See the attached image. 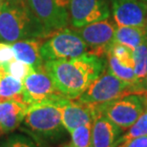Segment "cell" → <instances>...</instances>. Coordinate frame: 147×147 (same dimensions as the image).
Wrapping results in <instances>:
<instances>
[{
    "label": "cell",
    "mask_w": 147,
    "mask_h": 147,
    "mask_svg": "<svg viewBox=\"0 0 147 147\" xmlns=\"http://www.w3.org/2000/svg\"><path fill=\"white\" fill-rule=\"evenodd\" d=\"M57 91L71 99H76L104 72L105 61L100 57L86 54L72 59L44 62Z\"/></svg>",
    "instance_id": "1"
},
{
    "label": "cell",
    "mask_w": 147,
    "mask_h": 147,
    "mask_svg": "<svg viewBox=\"0 0 147 147\" xmlns=\"http://www.w3.org/2000/svg\"><path fill=\"white\" fill-rule=\"evenodd\" d=\"M49 37L32 13L27 0H5L0 11V41L13 43Z\"/></svg>",
    "instance_id": "2"
},
{
    "label": "cell",
    "mask_w": 147,
    "mask_h": 147,
    "mask_svg": "<svg viewBox=\"0 0 147 147\" xmlns=\"http://www.w3.org/2000/svg\"><path fill=\"white\" fill-rule=\"evenodd\" d=\"M63 98L30 104L24 117V124L30 134L40 140H54L61 136L64 126L61 119L60 101Z\"/></svg>",
    "instance_id": "3"
},
{
    "label": "cell",
    "mask_w": 147,
    "mask_h": 147,
    "mask_svg": "<svg viewBox=\"0 0 147 147\" xmlns=\"http://www.w3.org/2000/svg\"><path fill=\"white\" fill-rule=\"evenodd\" d=\"M93 107L95 115H102L121 130H125L130 128L147 109V92L128 94Z\"/></svg>",
    "instance_id": "4"
},
{
    "label": "cell",
    "mask_w": 147,
    "mask_h": 147,
    "mask_svg": "<svg viewBox=\"0 0 147 147\" xmlns=\"http://www.w3.org/2000/svg\"><path fill=\"white\" fill-rule=\"evenodd\" d=\"M89 54V49L76 31L63 29L52 34L41 44L43 61L72 59Z\"/></svg>",
    "instance_id": "5"
},
{
    "label": "cell",
    "mask_w": 147,
    "mask_h": 147,
    "mask_svg": "<svg viewBox=\"0 0 147 147\" xmlns=\"http://www.w3.org/2000/svg\"><path fill=\"white\" fill-rule=\"evenodd\" d=\"M137 88L115 76L109 70L102 73L78 98L83 103L100 105L128 94H137Z\"/></svg>",
    "instance_id": "6"
},
{
    "label": "cell",
    "mask_w": 147,
    "mask_h": 147,
    "mask_svg": "<svg viewBox=\"0 0 147 147\" xmlns=\"http://www.w3.org/2000/svg\"><path fill=\"white\" fill-rule=\"evenodd\" d=\"M27 2L33 14L48 33L49 37L68 26L71 0H27Z\"/></svg>",
    "instance_id": "7"
},
{
    "label": "cell",
    "mask_w": 147,
    "mask_h": 147,
    "mask_svg": "<svg viewBox=\"0 0 147 147\" xmlns=\"http://www.w3.org/2000/svg\"><path fill=\"white\" fill-rule=\"evenodd\" d=\"M23 85L24 100L29 105L64 96L57 91L44 65L39 69H34L23 80Z\"/></svg>",
    "instance_id": "8"
},
{
    "label": "cell",
    "mask_w": 147,
    "mask_h": 147,
    "mask_svg": "<svg viewBox=\"0 0 147 147\" xmlns=\"http://www.w3.org/2000/svg\"><path fill=\"white\" fill-rule=\"evenodd\" d=\"M76 32L86 43L89 54L100 57L107 54L115 42L116 25L107 18L83 26Z\"/></svg>",
    "instance_id": "9"
},
{
    "label": "cell",
    "mask_w": 147,
    "mask_h": 147,
    "mask_svg": "<svg viewBox=\"0 0 147 147\" xmlns=\"http://www.w3.org/2000/svg\"><path fill=\"white\" fill-rule=\"evenodd\" d=\"M108 0H71L69 6L70 22L76 29L110 16Z\"/></svg>",
    "instance_id": "10"
},
{
    "label": "cell",
    "mask_w": 147,
    "mask_h": 147,
    "mask_svg": "<svg viewBox=\"0 0 147 147\" xmlns=\"http://www.w3.org/2000/svg\"><path fill=\"white\" fill-rule=\"evenodd\" d=\"M117 27H147V4L142 0H111Z\"/></svg>",
    "instance_id": "11"
},
{
    "label": "cell",
    "mask_w": 147,
    "mask_h": 147,
    "mask_svg": "<svg viewBox=\"0 0 147 147\" xmlns=\"http://www.w3.org/2000/svg\"><path fill=\"white\" fill-rule=\"evenodd\" d=\"M61 119L64 128L69 133L76 127L87 123H93L95 110L92 105L68 98H63L60 101Z\"/></svg>",
    "instance_id": "12"
},
{
    "label": "cell",
    "mask_w": 147,
    "mask_h": 147,
    "mask_svg": "<svg viewBox=\"0 0 147 147\" xmlns=\"http://www.w3.org/2000/svg\"><path fill=\"white\" fill-rule=\"evenodd\" d=\"M121 134L119 126L96 114L92 124V147H115Z\"/></svg>",
    "instance_id": "13"
},
{
    "label": "cell",
    "mask_w": 147,
    "mask_h": 147,
    "mask_svg": "<svg viewBox=\"0 0 147 147\" xmlns=\"http://www.w3.org/2000/svg\"><path fill=\"white\" fill-rule=\"evenodd\" d=\"M29 104L16 99L0 100V132L8 134L14 131L24 120Z\"/></svg>",
    "instance_id": "14"
},
{
    "label": "cell",
    "mask_w": 147,
    "mask_h": 147,
    "mask_svg": "<svg viewBox=\"0 0 147 147\" xmlns=\"http://www.w3.org/2000/svg\"><path fill=\"white\" fill-rule=\"evenodd\" d=\"M41 44L38 39H25L11 43L14 57L16 60L28 64L36 70L41 68L44 65L40 55Z\"/></svg>",
    "instance_id": "15"
},
{
    "label": "cell",
    "mask_w": 147,
    "mask_h": 147,
    "mask_svg": "<svg viewBox=\"0 0 147 147\" xmlns=\"http://www.w3.org/2000/svg\"><path fill=\"white\" fill-rule=\"evenodd\" d=\"M115 42L134 50L147 42V27H117Z\"/></svg>",
    "instance_id": "16"
},
{
    "label": "cell",
    "mask_w": 147,
    "mask_h": 147,
    "mask_svg": "<svg viewBox=\"0 0 147 147\" xmlns=\"http://www.w3.org/2000/svg\"><path fill=\"white\" fill-rule=\"evenodd\" d=\"M6 99H16L25 102L24 85L23 81L2 72L0 76V100Z\"/></svg>",
    "instance_id": "17"
},
{
    "label": "cell",
    "mask_w": 147,
    "mask_h": 147,
    "mask_svg": "<svg viewBox=\"0 0 147 147\" xmlns=\"http://www.w3.org/2000/svg\"><path fill=\"white\" fill-rule=\"evenodd\" d=\"M108 55V70L113 74L117 78L121 79L122 81H125L127 83L134 85L137 88L138 93L142 94V90L137 82L136 75H135V68L133 66L129 65L127 63H124L122 61L111 54H107Z\"/></svg>",
    "instance_id": "18"
},
{
    "label": "cell",
    "mask_w": 147,
    "mask_h": 147,
    "mask_svg": "<svg viewBox=\"0 0 147 147\" xmlns=\"http://www.w3.org/2000/svg\"><path fill=\"white\" fill-rule=\"evenodd\" d=\"M133 58L137 82L142 92L144 93L143 81L147 76V42L142 44L133 50Z\"/></svg>",
    "instance_id": "19"
},
{
    "label": "cell",
    "mask_w": 147,
    "mask_h": 147,
    "mask_svg": "<svg viewBox=\"0 0 147 147\" xmlns=\"http://www.w3.org/2000/svg\"><path fill=\"white\" fill-rule=\"evenodd\" d=\"M92 124L80 125L71 132L72 143L76 147H92Z\"/></svg>",
    "instance_id": "20"
},
{
    "label": "cell",
    "mask_w": 147,
    "mask_h": 147,
    "mask_svg": "<svg viewBox=\"0 0 147 147\" xmlns=\"http://www.w3.org/2000/svg\"><path fill=\"white\" fill-rule=\"evenodd\" d=\"M33 70H34L33 67L28 65V64L21 62V61H19V60L13 59L11 62H10L5 67L3 72L7 73L9 75H11V76H13V78L23 81L24 78L33 71Z\"/></svg>",
    "instance_id": "21"
},
{
    "label": "cell",
    "mask_w": 147,
    "mask_h": 147,
    "mask_svg": "<svg viewBox=\"0 0 147 147\" xmlns=\"http://www.w3.org/2000/svg\"><path fill=\"white\" fill-rule=\"evenodd\" d=\"M0 147H36L31 139L22 135H13L0 143Z\"/></svg>",
    "instance_id": "22"
},
{
    "label": "cell",
    "mask_w": 147,
    "mask_h": 147,
    "mask_svg": "<svg viewBox=\"0 0 147 147\" xmlns=\"http://www.w3.org/2000/svg\"><path fill=\"white\" fill-rule=\"evenodd\" d=\"M16 59L11 43L0 42V70L3 71L9 63Z\"/></svg>",
    "instance_id": "23"
},
{
    "label": "cell",
    "mask_w": 147,
    "mask_h": 147,
    "mask_svg": "<svg viewBox=\"0 0 147 147\" xmlns=\"http://www.w3.org/2000/svg\"><path fill=\"white\" fill-rule=\"evenodd\" d=\"M143 90H144V93L147 92V76L145 78L144 81H143Z\"/></svg>",
    "instance_id": "24"
},
{
    "label": "cell",
    "mask_w": 147,
    "mask_h": 147,
    "mask_svg": "<svg viewBox=\"0 0 147 147\" xmlns=\"http://www.w3.org/2000/svg\"><path fill=\"white\" fill-rule=\"evenodd\" d=\"M5 3V0H0V11H1L2 8H3V5H4Z\"/></svg>",
    "instance_id": "25"
},
{
    "label": "cell",
    "mask_w": 147,
    "mask_h": 147,
    "mask_svg": "<svg viewBox=\"0 0 147 147\" xmlns=\"http://www.w3.org/2000/svg\"><path fill=\"white\" fill-rule=\"evenodd\" d=\"M63 147H76V146H74V145H73V143L71 142V143H68V144L64 145Z\"/></svg>",
    "instance_id": "26"
},
{
    "label": "cell",
    "mask_w": 147,
    "mask_h": 147,
    "mask_svg": "<svg viewBox=\"0 0 147 147\" xmlns=\"http://www.w3.org/2000/svg\"><path fill=\"white\" fill-rule=\"evenodd\" d=\"M143 116H144V117H145V119H147V109L145 110L144 113H143Z\"/></svg>",
    "instance_id": "27"
},
{
    "label": "cell",
    "mask_w": 147,
    "mask_h": 147,
    "mask_svg": "<svg viewBox=\"0 0 147 147\" xmlns=\"http://www.w3.org/2000/svg\"><path fill=\"white\" fill-rule=\"evenodd\" d=\"M142 1H143V2H145L146 4H147V0H142Z\"/></svg>",
    "instance_id": "28"
},
{
    "label": "cell",
    "mask_w": 147,
    "mask_h": 147,
    "mask_svg": "<svg viewBox=\"0 0 147 147\" xmlns=\"http://www.w3.org/2000/svg\"><path fill=\"white\" fill-rule=\"evenodd\" d=\"M3 71H1V70H0V76H1V73H2Z\"/></svg>",
    "instance_id": "29"
},
{
    "label": "cell",
    "mask_w": 147,
    "mask_h": 147,
    "mask_svg": "<svg viewBox=\"0 0 147 147\" xmlns=\"http://www.w3.org/2000/svg\"><path fill=\"white\" fill-rule=\"evenodd\" d=\"M0 133H1V132H0Z\"/></svg>",
    "instance_id": "30"
}]
</instances>
